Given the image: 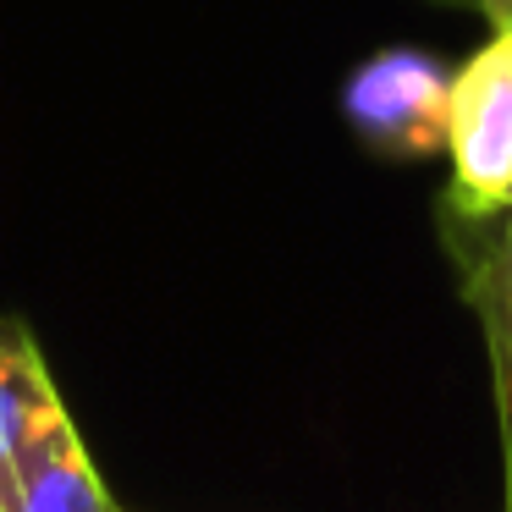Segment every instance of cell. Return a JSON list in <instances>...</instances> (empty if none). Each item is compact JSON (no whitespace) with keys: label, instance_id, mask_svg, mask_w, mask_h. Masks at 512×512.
<instances>
[{"label":"cell","instance_id":"6da1fadb","mask_svg":"<svg viewBox=\"0 0 512 512\" xmlns=\"http://www.w3.org/2000/svg\"><path fill=\"white\" fill-rule=\"evenodd\" d=\"M452 193L441 204L468 215L512 204V28L468 56L446 100Z\"/></svg>","mask_w":512,"mask_h":512},{"label":"cell","instance_id":"7a4b0ae2","mask_svg":"<svg viewBox=\"0 0 512 512\" xmlns=\"http://www.w3.org/2000/svg\"><path fill=\"white\" fill-rule=\"evenodd\" d=\"M452 78L424 50H380L347 78L342 116L369 149L391 160H424L446 149Z\"/></svg>","mask_w":512,"mask_h":512},{"label":"cell","instance_id":"3957f363","mask_svg":"<svg viewBox=\"0 0 512 512\" xmlns=\"http://www.w3.org/2000/svg\"><path fill=\"white\" fill-rule=\"evenodd\" d=\"M441 237L463 270V303L474 309L490 353V386L501 413V452H507V512H512V210L468 215L441 204Z\"/></svg>","mask_w":512,"mask_h":512},{"label":"cell","instance_id":"277c9868","mask_svg":"<svg viewBox=\"0 0 512 512\" xmlns=\"http://www.w3.org/2000/svg\"><path fill=\"white\" fill-rule=\"evenodd\" d=\"M12 512H116L89 446L67 408L50 413L34 430V441L17 457V485H12Z\"/></svg>","mask_w":512,"mask_h":512},{"label":"cell","instance_id":"5b68a950","mask_svg":"<svg viewBox=\"0 0 512 512\" xmlns=\"http://www.w3.org/2000/svg\"><path fill=\"white\" fill-rule=\"evenodd\" d=\"M50 413H61V391L50 380L34 331L12 314H0V512H12L17 457Z\"/></svg>","mask_w":512,"mask_h":512},{"label":"cell","instance_id":"8992f818","mask_svg":"<svg viewBox=\"0 0 512 512\" xmlns=\"http://www.w3.org/2000/svg\"><path fill=\"white\" fill-rule=\"evenodd\" d=\"M479 12L496 23V34H507V28H512V0H479Z\"/></svg>","mask_w":512,"mask_h":512},{"label":"cell","instance_id":"52a82bcc","mask_svg":"<svg viewBox=\"0 0 512 512\" xmlns=\"http://www.w3.org/2000/svg\"><path fill=\"white\" fill-rule=\"evenodd\" d=\"M507 210H512V204H507Z\"/></svg>","mask_w":512,"mask_h":512}]
</instances>
